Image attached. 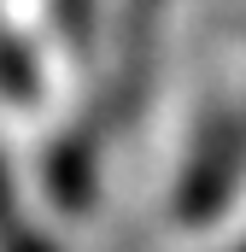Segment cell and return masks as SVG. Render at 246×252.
Masks as SVG:
<instances>
[{"label":"cell","mask_w":246,"mask_h":252,"mask_svg":"<svg viewBox=\"0 0 246 252\" xmlns=\"http://www.w3.org/2000/svg\"><path fill=\"white\" fill-rule=\"evenodd\" d=\"M0 252H53V247H47V235H35V229L18 217V199H12L6 158H0Z\"/></svg>","instance_id":"3957f363"},{"label":"cell","mask_w":246,"mask_h":252,"mask_svg":"<svg viewBox=\"0 0 246 252\" xmlns=\"http://www.w3.org/2000/svg\"><path fill=\"white\" fill-rule=\"evenodd\" d=\"M0 88L12 100H35V88H41V70L30 59V47H18L12 35H0Z\"/></svg>","instance_id":"277c9868"},{"label":"cell","mask_w":246,"mask_h":252,"mask_svg":"<svg viewBox=\"0 0 246 252\" xmlns=\"http://www.w3.org/2000/svg\"><path fill=\"white\" fill-rule=\"evenodd\" d=\"M53 199L64 211H88L94 205V141L88 135H64L53 147Z\"/></svg>","instance_id":"7a4b0ae2"},{"label":"cell","mask_w":246,"mask_h":252,"mask_svg":"<svg viewBox=\"0 0 246 252\" xmlns=\"http://www.w3.org/2000/svg\"><path fill=\"white\" fill-rule=\"evenodd\" d=\"M235 252H246V241H241V247H235Z\"/></svg>","instance_id":"8992f818"},{"label":"cell","mask_w":246,"mask_h":252,"mask_svg":"<svg viewBox=\"0 0 246 252\" xmlns=\"http://www.w3.org/2000/svg\"><path fill=\"white\" fill-rule=\"evenodd\" d=\"M241 170H246V118H223L199 141V153L182 176V193H176V211L187 223H211L217 211H229V199L241 188Z\"/></svg>","instance_id":"6da1fadb"},{"label":"cell","mask_w":246,"mask_h":252,"mask_svg":"<svg viewBox=\"0 0 246 252\" xmlns=\"http://www.w3.org/2000/svg\"><path fill=\"white\" fill-rule=\"evenodd\" d=\"M59 18H64V30H70V41L88 47V0H59Z\"/></svg>","instance_id":"5b68a950"}]
</instances>
